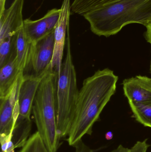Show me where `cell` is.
I'll return each instance as SVG.
<instances>
[{
    "instance_id": "8992f818",
    "label": "cell",
    "mask_w": 151,
    "mask_h": 152,
    "mask_svg": "<svg viewBox=\"0 0 151 152\" xmlns=\"http://www.w3.org/2000/svg\"><path fill=\"white\" fill-rule=\"evenodd\" d=\"M24 76L20 77L7 95L0 98V134L12 135L19 115V90Z\"/></svg>"
},
{
    "instance_id": "277c9868",
    "label": "cell",
    "mask_w": 151,
    "mask_h": 152,
    "mask_svg": "<svg viewBox=\"0 0 151 152\" xmlns=\"http://www.w3.org/2000/svg\"><path fill=\"white\" fill-rule=\"evenodd\" d=\"M66 56L57 86V127L60 138L67 137L75 113L79 90L73 61L69 29L66 42Z\"/></svg>"
},
{
    "instance_id": "ac0fdd59",
    "label": "cell",
    "mask_w": 151,
    "mask_h": 152,
    "mask_svg": "<svg viewBox=\"0 0 151 152\" xmlns=\"http://www.w3.org/2000/svg\"><path fill=\"white\" fill-rule=\"evenodd\" d=\"M148 139L142 141H137L131 148L130 152H147L150 145L148 144Z\"/></svg>"
},
{
    "instance_id": "ba28073f",
    "label": "cell",
    "mask_w": 151,
    "mask_h": 152,
    "mask_svg": "<svg viewBox=\"0 0 151 152\" xmlns=\"http://www.w3.org/2000/svg\"><path fill=\"white\" fill-rule=\"evenodd\" d=\"M54 45V31L34 44L29 66L33 72L32 75H43L51 70Z\"/></svg>"
},
{
    "instance_id": "2e32d148",
    "label": "cell",
    "mask_w": 151,
    "mask_h": 152,
    "mask_svg": "<svg viewBox=\"0 0 151 152\" xmlns=\"http://www.w3.org/2000/svg\"><path fill=\"white\" fill-rule=\"evenodd\" d=\"M136 120L144 126L151 128V102L142 104H129Z\"/></svg>"
},
{
    "instance_id": "7c38bea8",
    "label": "cell",
    "mask_w": 151,
    "mask_h": 152,
    "mask_svg": "<svg viewBox=\"0 0 151 152\" xmlns=\"http://www.w3.org/2000/svg\"><path fill=\"white\" fill-rule=\"evenodd\" d=\"M24 75V72L20 71L17 66L14 53L7 63L1 67L0 98L7 95Z\"/></svg>"
},
{
    "instance_id": "8fae6325",
    "label": "cell",
    "mask_w": 151,
    "mask_h": 152,
    "mask_svg": "<svg viewBox=\"0 0 151 152\" xmlns=\"http://www.w3.org/2000/svg\"><path fill=\"white\" fill-rule=\"evenodd\" d=\"M124 94L129 104H142L151 102V78L137 76L123 81Z\"/></svg>"
},
{
    "instance_id": "5b68a950",
    "label": "cell",
    "mask_w": 151,
    "mask_h": 152,
    "mask_svg": "<svg viewBox=\"0 0 151 152\" xmlns=\"http://www.w3.org/2000/svg\"><path fill=\"white\" fill-rule=\"evenodd\" d=\"M70 0H64L60 9L58 21L54 30L55 45L51 69L59 76L62 67L64 49L66 42V35L69 29L71 15Z\"/></svg>"
},
{
    "instance_id": "4fadbf2b",
    "label": "cell",
    "mask_w": 151,
    "mask_h": 152,
    "mask_svg": "<svg viewBox=\"0 0 151 152\" xmlns=\"http://www.w3.org/2000/svg\"><path fill=\"white\" fill-rule=\"evenodd\" d=\"M33 45L27 37L23 26L17 34L15 47L16 64L24 73L30 66Z\"/></svg>"
},
{
    "instance_id": "6da1fadb",
    "label": "cell",
    "mask_w": 151,
    "mask_h": 152,
    "mask_svg": "<svg viewBox=\"0 0 151 152\" xmlns=\"http://www.w3.org/2000/svg\"><path fill=\"white\" fill-rule=\"evenodd\" d=\"M118 79L112 70L105 69L84 80L66 139L70 146H73L85 135L92 134L94 124L115 93Z\"/></svg>"
},
{
    "instance_id": "9a60e30c",
    "label": "cell",
    "mask_w": 151,
    "mask_h": 152,
    "mask_svg": "<svg viewBox=\"0 0 151 152\" xmlns=\"http://www.w3.org/2000/svg\"><path fill=\"white\" fill-rule=\"evenodd\" d=\"M118 0H74L71 4L72 12L83 16L105 4Z\"/></svg>"
},
{
    "instance_id": "9c48e42d",
    "label": "cell",
    "mask_w": 151,
    "mask_h": 152,
    "mask_svg": "<svg viewBox=\"0 0 151 152\" xmlns=\"http://www.w3.org/2000/svg\"><path fill=\"white\" fill-rule=\"evenodd\" d=\"M59 14L60 9L55 8L49 10L39 19L24 20L23 27L28 40L35 44L54 31Z\"/></svg>"
},
{
    "instance_id": "52a82bcc",
    "label": "cell",
    "mask_w": 151,
    "mask_h": 152,
    "mask_svg": "<svg viewBox=\"0 0 151 152\" xmlns=\"http://www.w3.org/2000/svg\"><path fill=\"white\" fill-rule=\"evenodd\" d=\"M25 0H14L0 14V42H13L24 26L23 10Z\"/></svg>"
},
{
    "instance_id": "603a6c76",
    "label": "cell",
    "mask_w": 151,
    "mask_h": 152,
    "mask_svg": "<svg viewBox=\"0 0 151 152\" xmlns=\"http://www.w3.org/2000/svg\"><path fill=\"white\" fill-rule=\"evenodd\" d=\"M113 137V134L111 131L107 132L105 134V138L106 140H112Z\"/></svg>"
},
{
    "instance_id": "d6986e66",
    "label": "cell",
    "mask_w": 151,
    "mask_h": 152,
    "mask_svg": "<svg viewBox=\"0 0 151 152\" xmlns=\"http://www.w3.org/2000/svg\"><path fill=\"white\" fill-rule=\"evenodd\" d=\"M73 147L75 148L74 152H94V150L90 149L89 146L86 145L82 140L79 141Z\"/></svg>"
},
{
    "instance_id": "e0dca14e",
    "label": "cell",
    "mask_w": 151,
    "mask_h": 152,
    "mask_svg": "<svg viewBox=\"0 0 151 152\" xmlns=\"http://www.w3.org/2000/svg\"><path fill=\"white\" fill-rule=\"evenodd\" d=\"M18 152H49L38 132L29 137L25 145Z\"/></svg>"
},
{
    "instance_id": "30bf717a",
    "label": "cell",
    "mask_w": 151,
    "mask_h": 152,
    "mask_svg": "<svg viewBox=\"0 0 151 152\" xmlns=\"http://www.w3.org/2000/svg\"><path fill=\"white\" fill-rule=\"evenodd\" d=\"M47 74L39 76L24 74V77L19 90V115L18 117L19 118H30L33 104L37 90L43 77Z\"/></svg>"
},
{
    "instance_id": "ffe728a7",
    "label": "cell",
    "mask_w": 151,
    "mask_h": 152,
    "mask_svg": "<svg viewBox=\"0 0 151 152\" xmlns=\"http://www.w3.org/2000/svg\"><path fill=\"white\" fill-rule=\"evenodd\" d=\"M146 31L145 33V37H146V40L148 42L150 43L151 45V22L149 23L147 26H146ZM150 71L151 73V62L150 66Z\"/></svg>"
},
{
    "instance_id": "7402d4cb",
    "label": "cell",
    "mask_w": 151,
    "mask_h": 152,
    "mask_svg": "<svg viewBox=\"0 0 151 152\" xmlns=\"http://www.w3.org/2000/svg\"><path fill=\"white\" fill-rule=\"evenodd\" d=\"M6 1V0H0V14H1L5 10Z\"/></svg>"
},
{
    "instance_id": "44dd1931",
    "label": "cell",
    "mask_w": 151,
    "mask_h": 152,
    "mask_svg": "<svg viewBox=\"0 0 151 152\" xmlns=\"http://www.w3.org/2000/svg\"><path fill=\"white\" fill-rule=\"evenodd\" d=\"M131 149L124 147L121 145H120L117 148L111 152H130Z\"/></svg>"
},
{
    "instance_id": "5bb4252c",
    "label": "cell",
    "mask_w": 151,
    "mask_h": 152,
    "mask_svg": "<svg viewBox=\"0 0 151 152\" xmlns=\"http://www.w3.org/2000/svg\"><path fill=\"white\" fill-rule=\"evenodd\" d=\"M32 128V122L30 118H18L12 131V139L15 149L22 148L25 145L30 137Z\"/></svg>"
},
{
    "instance_id": "7a4b0ae2",
    "label": "cell",
    "mask_w": 151,
    "mask_h": 152,
    "mask_svg": "<svg viewBox=\"0 0 151 152\" xmlns=\"http://www.w3.org/2000/svg\"><path fill=\"white\" fill-rule=\"evenodd\" d=\"M92 33L108 37L125 26L138 23L146 26L151 22V0H118L83 16Z\"/></svg>"
},
{
    "instance_id": "3957f363",
    "label": "cell",
    "mask_w": 151,
    "mask_h": 152,
    "mask_svg": "<svg viewBox=\"0 0 151 152\" xmlns=\"http://www.w3.org/2000/svg\"><path fill=\"white\" fill-rule=\"evenodd\" d=\"M58 78L52 70L43 77L32 108L37 132L49 152H57L61 139L57 127Z\"/></svg>"
}]
</instances>
